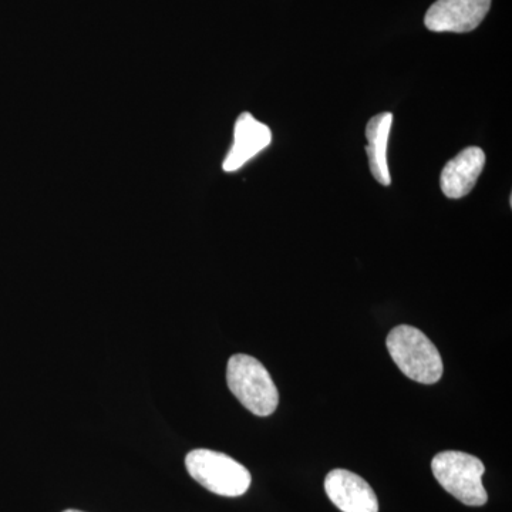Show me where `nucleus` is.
<instances>
[{"instance_id":"423d86ee","label":"nucleus","mask_w":512,"mask_h":512,"mask_svg":"<svg viewBox=\"0 0 512 512\" xmlns=\"http://www.w3.org/2000/svg\"><path fill=\"white\" fill-rule=\"evenodd\" d=\"M325 491L342 512H379L375 491L352 471L343 468L330 471L326 476Z\"/></svg>"},{"instance_id":"9d476101","label":"nucleus","mask_w":512,"mask_h":512,"mask_svg":"<svg viewBox=\"0 0 512 512\" xmlns=\"http://www.w3.org/2000/svg\"><path fill=\"white\" fill-rule=\"evenodd\" d=\"M63 512H83V511H77V510H66V511H63Z\"/></svg>"},{"instance_id":"39448f33","label":"nucleus","mask_w":512,"mask_h":512,"mask_svg":"<svg viewBox=\"0 0 512 512\" xmlns=\"http://www.w3.org/2000/svg\"><path fill=\"white\" fill-rule=\"evenodd\" d=\"M490 8L491 0H437L424 25L431 32L468 33L481 25Z\"/></svg>"},{"instance_id":"f03ea898","label":"nucleus","mask_w":512,"mask_h":512,"mask_svg":"<svg viewBox=\"0 0 512 512\" xmlns=\"http://www.w3.org/2000/svg\"><path fill=\"white\" fill-rule=\"evenodd\" d=\"M229 390L255 416H271L279 404V393L268 370L255 357L235 355L227 366Z\"/></svg>"},{"instance_id":"6e6552de","label":"nucleus","mask_w":512,"mask_h":512,"mask_svg":"<svg viewBox=\"0 0 512 512\" xmlns=\"http://www.w3.org/2000/svg\"><path fill=\"white\" fill-rule=\"evenodd\" d=\"M485 154L480 147H467L453 160L448 161L441 173L440 185L444 195L451 200L466 197L476 187L483 173Z\"/></svg>"},{"instance_id":"0eeeda50","label":"nucleus","mask_w":512,"mask_h":512,"mask_svg":"<svg viewBox=\"0 0 512 512\" xmlns=\"http://www.w3.org/2000/svg\"><path fill=\"white\" fill-rule=\"evenodd\" d=\"M272 131L249 113H242L235 124L234 144L225 158L224 171L232 173L271 144Z\"/></svg>"},{"instance_id":"7ed1b4c3","label":"nucleus","mask_w":512,"mask_h":512,"mask_svg":"<svg viewBox=\"0 0 512 512\" xmlns=\"http://www.w3.org/2000/svg\"><path fill=\"white\" fill-rule=\"evenodd\" d=\"M431 470L441 487L461 503L471 507L487 503L483 484L485 467L480 458L461 451H443L431 461Z\"/></svg>"},{"instance_id":"20e7f679","label":"nucleus","mask_w":512,"mask_h":512,"mask_svg":"<svg viewBox=\"0 0 512 512\" xmlns=\"http://www.w3.org/2000/svg\"><path fill=\"white\" fill-rule=\"evenodd\" d=\"M188 473L202 487L222 497H239L251 485V473L234 458L218 451L192 450L185 457Z\"/></svg>"},{"instance_id":"1a4fd4ad","label":"nucleus","mask_w":512,"mask_h":512,"mask_svg":"<svg viewBox=\"0 0 512 512\" xmlns=\"http://www.w3.org/2000/svg\"><path fill=\"white\" fill-rule=\"evenodd\" d=\"M393 126V114L389 111L377 114L369 120L366 127L367 146L366 153L369 158V167L377 183L392 184L389 165H387V143H389L390 130Z\"/></svg>"},{"instance_id":"f257e3e1","label":"nucleus","mask_w":512,"mask_h":512,"mask_svg":"<svg viewBox=\"0 0 512 512\" xmlns=\"http://www.w3.org/2000/svg\"><path fill=\"white\" fill-rule=\"evenodd\" d=\"M387 349L404 376L421 384H434L443 376L439 350L421 330L402 325L394 328L386 340Z\"/></svg>"}]
</instances>
